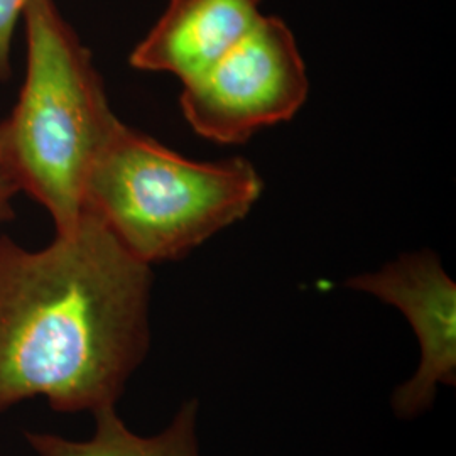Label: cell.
<instances>
[{
  "label": "cell",
  "instance_id": "cell-1",
  "mask_svg": "<svg viewBox=\"0 0 456 456\" xmlns=\"http://www.w3.org/2000/svg\"><path fill=\"white\" fill-rule=\"evenodd\" d=\"M152 284L88 213L37 250L0 235V414L36 397L65 414L117 406L151 350Z\"/></svg>",
  "mask_w": 456,
  "mask_h": 456
},
{
  "label": "cell",
  "instance_id": "cell-2",
  "mask_svg": "<svg viewBox=\"0 0 456 456\" xmlns=\"http://www.w3.org/2000/svg\"><path fill=\"white\" fill-rule=\"evenodd\" d=\"M26 77L0 122V152L19 186L49 213L54 232L83 218L85 188L118 124L90 51L54 0H29Z\"/></svg>",
  "mask_w": 456,
  "mask_h": 456
},
{
  "label": "cell",
  "instance_id": "cell-3",
  "mask_svg": "<svg viewBox=\"0 0 456 456\" xmlns=\"http://www.w3.org/2000/svg\"><path fill=\"white\" fill-rule=\"evenodd\" d=\"M261 193V176L244 159H186L118 120L86 181L83 213L154 265L183 259L242 220Z\"/></svg>",
  "mask_w": 456,
  "mask_h": 456
},
{
  "label": "cell",
  "instance_id": "cell-4",
  "mask_svg": "<svg viewBox=\"0 0 456 456\" xmlns=\"http://www.w3.org/2000/svg\"><path fill=\"white\" fill-rule=\"evenodd\" d=\"M310 82L291 29L262 16L216 65L183 83L181 110L193 131L216 144H240L286 122L306 102Z\"/></svg>",
  "mask_w": 456,
  "mask_h": 456
},
{
  "label": "cell",
  "instance_id": "cell-5",
  "mask_svg": "<svg viewBox=\"0 0 456 456\" xmlns=\"http://www.w3.org/2000/svg\"><path fill=\"white\" fill-rule=\"evenodd\" d=\"M346 288L401 311L414 331L419 360L391 395L394 416L412 421L435 406L441 387L456 386V286L436 254H404L374 273L350 277Z\"/></svg>",
  "mask_w": 456,
  "mask_h": 456
},
{
  "label": "cell",
  "instance_id": "cell-6",
  "mask_svg": "<svg viewBox=\"0 0 456 456\" xmlns=\"http://www.w3.org/2000/svg\"><path fill=\"white\" fill-rule=\"evenodd\" d=\"M262 0H169L163 16L132 51L141 71L190 82L216 65L261 20Z\"/></svg>",
  "mask_w": 456,
  "mask_h": 456
},
{
  "label": "cell",
  "instance_id": "cell-7",
  "mask_svg": "<svg viewBox=\"0 0 456 456\" xmlns=\"http://www.w3.org/2000/svg\"><path fill=\"white\" fill-rule=\"evenodd\" d=\"M92 416L95 428L88 440L41 431H24V438L37 456H201L196 397L184 401L167 426L151 436L134 433L117 406L98 409Z\"/></svg>",
  "mask_w": 456,
  "mask_h": 456
},
{
  "label": "cell",
  "instance_id": "cell-8",
  "mask_svg": "<svg viewBox=\"0 0 456 456\" xmlns=\"http://www.w3.org/2000/svg\"><path fill=\"white\" fill-rule=\"evenodd\" d=\"M29 0H0V82L11 78V45L17 20Z\"/></svg>",
  "mask_w": 456,
  "mask_h": 456
},
{
  "label": "cell",
  "instance_id": "cell-9",
  "mask_svg": "<svg viewBox=\"0 0 456 456\" xmlns=\"http://www.w3.org/2000/svg\"><path fill=\"white\" fill-rule=\"evenodd\" d=\"M19 193H20L19 186L12 178V175L9 173L7 164L4 161L2 152H0V224L9 222L16 216L12 201L16 200Z\"/></svg>",
  "mask_w": 456,
  "mask_h": 456
}]
</instances>
